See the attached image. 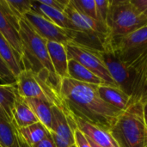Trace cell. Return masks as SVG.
<instances>
[{"instance_id": "obj_1", "label": "cell", "mask_w": 147, "mask_h": 147, "mask_svg": "<svg viewBox=\"0 0 147 147\" xmlns=\"http://www.w3.org/2000/svg\"><path fill=\"white\" fill-rule=\"evenodd\" d=\"M97 88V85L63 78L59 90L62 108L74 116L110 132L122 111L103 101Z\"/></svg>"}, {"instance_id": "obj_2", "label": "cell", "mask_w": 147, "mask_h": 147, "mask_svg": "<svg viewBox=\"0 0 147 147\" xmlns=\"http://www.w3.org/2000/svg\"><path fill=\"white\" fill-rule=\"evenodd\" d=\"M19 34L22 45V64L23 70L35 72L59 91L62 80L56 75L53 68L47 40L41 38L24 18L20 21Z\"/></svg>"}, {"instance_id": "obj_3", "label": "cell", "mask_w": 147, "mask_h": 147, "mask_svg": "<svg viewBox=\"0 0 147 147\" xmlns=\"http://www.w3.org/2000/svg\"><path fill=\"white\" fill-rule=\"evenodd\" d=\"M109 133L119 147H147L143 103L130 104L119 115Z\"/></svg>"}, {"instance_id": "obj_4", "label": "cell", "mask_w": 147, "mask_h": 147, "mask_svg": "<svg viewBox=\"0 0 147 147\" xmlns=\"http://www.w3.org/2000/svg\"><path fill=\"white\" fill-rule=\"evenodd\" d=\"M106 24L112 38L128 34L147 26V18L134 6L131 0H111Z\"/></svg>"}, {"instance_id": "obj_5", "label": "cell", "mask_w": 147, "mask_h": 147, "mask_svg": "<svg viewBox=\"0 0 147 147\" xmlns=\"http://www.w3.org/2000/svg\"><path fill=\"white\" fill-rule=\"evenodd\" d=\"M16 88L22 98H36L62 108L59 91L47 80L30 70H23L16 77Z\"/></svg>"}, {"instance_id": "obj_6", "label": "cell", "mask_w": 147, "mask_h": 147, "mask_svg": "<svg viewBox=\"0 0 147 147\" xmlns=\"http://www.w3.org/2000/svg\"><path fill=\"white\" fill-rule=\"evenodd\" d=\"M110 48L120 60L131 66L147 48V26L126 35L110 38Z\"/></svg>"}, {"instance_id": "obj_7", "label": "cell", "mask_w": 147, "mask_h": 147, "mask_svg": "<svg viewBox=\"0 0 147 147\" xmlns=\"http://www.w3.org/2000/svg\"><path fill=\"white\" fill-rule=\"evenodd\" d=\"M65 46L68 59H75L90 70L92 73L101 78L107 85L117 87V84L110 76L107 67L101 59L98 52L91 51L72 43H67Z\"/></svg>"}, {"instance_id": "obj_8", "label": "cell", "mask_w": 147, "mask_h": 147, "mask_svg": "<svg viewBox=\"0 0 147 147\" xmlns=\"http://www.w3.org/2000/svg\"><path fill=\"white\" fill-rule=\"evenodd\" d=\"M98 54L117 86L131 97L134 80L133 68L120 60L111 51V48L104 52H98Z\"/></svg>"}, {"instance_id": "obj_9", "label": "cell", "mask_w": 147, "mask_h": 147, "mask_svg": "<svg viewBox=\"0 0 147 147\" xmlns=\"http://www.w3.org/2000/svg\"><path fill=\"white\" fill-rule=\"evenodd\" d=\"M76 129L71 115L59 107L53 106L50 134L56 147L75 146L74 131Z\"/></svg>"}, {"instance_id": "obj_10", "label": "cell", "mask_w": 147, "mask_h": 147, "mask_svg": "<svg viewBox=\"0 0 147 147\" xmlns=\"http://www.w3.org/2000/svg\"><path fill=\"white\" fill-rule=\"evenodd\" d=\"M32 28L47 41H56L66 45L70 42L65 29L57 26L43 15L34 10L27 13L23 17Z\"/></svg>"}, {"instance_id": "obj_11", "label": "cell", "mask_w": 147, "mask_h": 147, "mask_svg": "<svg viewBox=\"0 0 147 147\" xmlns=\"http://www.w3.org/2000/svg\"><path fill=\"white\" fill-rule=\"evenodd\" d=\"M20 21L12 12L6 0H0V34L22 58V45L19 34Z\"/></svg>"}, {"instance_id": "obj_12", "label": "cell", "mask_w": 147, "mask_h": 147, "mask_svg": "<svg viewBox=\"0 0 147 147\" xmlns=\"http://www.w3.org/2000/svg\"><path fill=\"white\" fill-rule=\"evenodd\" d=\"M65 13L72 24V29L71 30H78L86 34L102 37H110L108 27L105 24L80 13L71 3V1L66 6Z\"/></svg>"}, {"instance_id": "obj_13", "label": "cell", "mask_w": 147, "mask_h": 147, "mask_svg": "<svg viewBox=\"0 0 147 147\" xmlns=\"http://www.w3.org/2000/svg\"><path fill=\"white\" fill-rule=\"evenodd\" d=\"M131 67L134 71V80L129 105L134 102L145 103L147 101V48Z\"/></svg>"}, {"instance_id": "obj_14", "label": "cell", "mask_w": 147, "mask_h": 147, "mask_svg": "<svg viewBox=\"0 0 147 147\" xmlns=\"http://www.w3.org/2000/svg\"><path fill=\"white\" fill-rule=\"evenodd\" d=\"M70 115H71L76 128L82 132L88 139H90L95 144L102 147H119L109 132L93 126L86 122L85 121L72 115L71 113Z\"/></svg>"}, {"instance_id": "obj_15", "label": "cell", "mask_w": 147, "mask_h": 147, "mask_svg": "<svg viewBox=\"0 0 147 147\" xmlns=\"http://www.w3.org/2000/svg\"><path fill=\"white\" fill-rule=\"evenodd\" d=\"M47 51L56 75L62 80L68 77V55L65 46L56 41H47Z\"/></svg>"}, {"instance_id": "obj_16", "label": "cell", "mask_w": 147, "mask_h": 147, "mask_svg": "<svg viewBox=\"0 0 147 147\" xmlns=\"http://www.w3.org/2000/svg\"><path fill=\"white\" fill-rule=\"evenodd\" d=\"M39 122L37 117L22 98L17 90V95L12 111V123L17 129L28 127L32 124Z\"/></svg>"}, {"instance_id": "obj_17", "label": "cell", "mask_w": 147, "mask_h": 147, "mask_svg": "<svg viewBox=\"0 0 147 147\" xmlns=\"http://www.w3.org/2000/svg\"><path fill=\"white\" fill-rule=\"evenodd\" d=\"M98 93L102 99L112 107L119 109L120 111H124L127 109L130 102V97L120 88L102 84L99 85Z\"/></svg>"}, {"instance_id": "obj_18", "label": "cell", "mask_w": 147, "mask_h": 147, "mask_svg": "<svg viewBox=\"0 0 147 147\" xmlns=\"http://www.w3.org/2000/svg\"><path fill=\"white\" fill-rule=\"evenodd\" d=\"M32 10L43 15L48 20L64 29H72V24L65 11H60L41 3L39 0H33Z\"/></svg>"}, {"instance_id": "obj_19", "label": "cell", "mask_w": 147, "mask_h": 147, "mask_svg": "<svg viewBox=\"0 0 147 147\" xmlns=\"http://www.w3.org/2000/svg\"><path fill=\"white\" fill-rule=\"evenodd\" d=\"M0 57L9 68L13 75L16 78L22 71L23 66L22 64V58L12 47L9 42L0 34Z\"/></svg>"}, {"instance_id": "obj_20", "label": "cell", "mask_w": 147, "mask_h": 147, "mask_svg": "<svg viewBox=\"0 0 147 147\" xmlns=\"http://www.w3.org/2000/svg\"><path fill=\"white\" fill-rule=\"evenodd\" d=\"M71 79L94 85L105 84L103 81L75 59L68 60V77Z\"/></svg>"}, {"instance_id": "obj_21", "label": "cell", "mask_w": 147, "mask_h": 147, "mask_svg": "<svg viewBox=\"0 0 147 147\" xmlns=\"http://www.w3.org/2000/svg\"><path fill=\"white\" fill-rule=\"evenodd\" d=\"M24 100L37 117L39 122L50 131L52 126V108L54 105L36 98H24Z\"/></svg>"}, {"instance_id": "obj_22", "label": "cell", "mask_w": 147, "mask_h": 147, "mask_svg": "<svg viewBox=\"0 0 147 147\" xmlns=\"http://www.w3.org/2000/svg\"><path fill=\"white\" fill-rule=\"evenodd\" d=\"M17 131L22 140L30 147H34L40 142L50 132L40 122L17 129Z\"/></svg>"}, {"instance_id": "obj_23", "label": "cell", "mask_w": 147, "mask_h": 147, "mask_svg": "<svg viewBox=\"0 0 147 147\" xmlns=\"http://www.w3.org/2000/svg\"><path fill=\"white\" fill-rule=\"evenodd\" d=\"M17 95L16 84H0V106L12 121V111Z\"/></svg>"}, {"instance_id": "obj_24", "label": "cell", "mask_w": 147, "mask_h": 147, "mask_svg": "<svg viewBox=\"0 0 147 147\" xmlns=\"http://www.w3.org/2000/svg\"><path fill=\"white\" fill-rule=\"evenodd\" d=\"M0 147H20L18 131L15 125L0 118Z\"/></svg>"}, {"instance_id": "obj_25", "label": "cell", "mask_w": 147, "mask_h": 147, "mask_svg": "<svg viewBox=\"0 0 147 147\" xmlns=\"http://www.w3.org/2000/svg\"><path fill=\"white\" fill-rule=\"evenodd\" d=\"M15 16L22 20L24 16L32 10L33 0H6Z\"/></svg>"}, {"instance_id": "obj_26", "label": "cell", "mask_w": 147, "mask_h": 147, "mask_svg": "<svg viewBox=\"0 0 147 147\" xmlns=\"http://www.w3.org/2000/svg\"><path fill=\"white\" fill-rule=\"evenodd\" d=\"M71 3L82 14L97 20L95 0H70ZM98 21V20H97Z\"/></svg>"}, {"instance_id": "obj_27", "label": "cell", "mask_w": 147, "mask_h": 147, "mask_svg": "<svg viewBox=\"0 0 147 147\" xmlns=\"http://www.w3.org/2000/svg\"><path fill=\"white\" fill-rule=\"evenodd\" d=\"M95 1H96V6L97 20L107 26L106 21H107V16L109 13L110 0H95Z\"/></svg>"}, {"instance_id": "obj_28", "label": "cell", "mask_w": 147, "mask_h": 147, "mask_svg": "<svg viewBox=\"0 0 147 147\" xmlns=\"http://www.w3.org/2000/svg\"><path fill=\"white\" fill-rule=\"evenodd\" d=\"M0 80L6 84H14L16 82V78L13 75L9 68L0 57Z\"/></svg>"}, {"instance_id": "obj_29", "label": "cell", "mask_w": 147, "mask_h": 147, "mask_svg": "<svg viewBox=\"0 0 147 147\" xmlns=\"http://www.w3.org/2000/svg\"><path fill=\"white\" fill-rule=\"evenodd\" d=\"M41 3L56 9L60 11H65L66 6L69 4L70 0H39Z\"/></svg>"}, {"instance_id": "obj_30", "label": "cell", "mask_w": 147, "mask_h": 147, "mask_svg": "<svg viewBox=\"0 0 147 147\" xmlns=\"http://www.w3.org/2000/svg\"><path fill=\"white\" fill-rule=\"evenodd\" d=\"M74 140L76 147H91L87 137L78 129L74 131Z\"/></svg>"}, {"instance_id": "obj_31", "label": "cell", "mask_w": 147, "mask_h": 147, "mask_svg": "<svg viewBox=\"0 0 147 147\" xmlns=\"http://www.w3.org/2000/svg\"><path fill=\"white\" fill-rule=\"evenodd\" d=\"M34 147H56V146H55L54 141H53V140L51 136V134L49 132V134L40 142H39Z\"/></svg>"}, {"instance_id": "obj_32", "label": "cell", "mask_w": 147, "mask_h": 147, "mask_svg": "<svg viewBox=\"0 0 147 147\" xmlns=\"http://www.w3.org/2000/svg\"><path fill=\"white\" fill-rule=\"evenodd\" d=\"M131 2L141 14L147 11V0H131Z\"/></svg>"}, {"instance_id": "obj_33", "label": "cell", "mask_w": 147, "mask_h": 147, "mask_svg": "<svg viewBox=\"0 0 147 147\" xmlns=\"http://www.w3.org/2000/svg\"><path fill=\"white\" fill-rule=\"evenodd\" d=\"M143 114H144V120H145V123L147 127V101L143 103Z\"/></svg>"}, {"instance_id": "obj_34", "label": "cell", "mask_w": 147, "mask_h": 147, "mask_svg": "<svg viewBox=\"0 0 147 147\" xmlns=\"http://www.w3.org/2000/svg\"><path fill=\"white\" fill-rule=\"evenodd\" d=\"M0 118L3 119V120H5V121H8L12 122V121L9 120V118L8 117V115L4 113V111L3 110V109L1 108V106H0Z\"/></svg>"}, {"instance_id": "obj_35", "label": "cell", "mask_w": 147, "mask_h": 147, "mask_svg": "<svg viewBox=\"0 0 147 147\" xmlns=\"http://www.w3.org/2000/svg\"><path fill=\"white\" fill-rule=\"evenodd\" d=\"M18 140H19V146H20V147H30L22 140V138L20 136L19 134H18Z\"/></svg>"}, {"instance_id": "obj_36", "label": "cell", "mask_w": 147, "mask_h": 147, "mask_svg": "<svg viewBox=\"0 0 147 147\" xmlns=\"http://www.w3.org/2000/svg\"><path fill=\"white\" fill-rule=\"evenodd\" d=\"M88 139V138H87ZM88 140H89V142H90V146H91V147H102L100 146H98V145H96V144H95L93 141H91L90 139H88Z\"/></svg>"}, {"instance_id": "obj_37", "label": "cell", "mask_w": 147, "mask_h": 147, "mask_svg": "<svg viewBox=\"0 0 147 147\" xmlns=\"http://www.w3.org/2000/svg\"><path fill=\"white\" fill-rule=\"evenodd\" d=\"M144 15H145V16H146V18H147V11H146V13H145V14H144Z\"/></svg>"}, {"instance_id": "obj_38", "label": "cell", "mask_w": 147, "mask_h": 147, "mask_svg": "<svg viewBox=\"0 0 147 147\" xmlns=\"http://www.w3.org/2000/svg\"><path fill=\"white\" fill-rule=\"evenodd\" d=\"M72 147H76V146H72Z\"/></svg>"}]
</instances>
